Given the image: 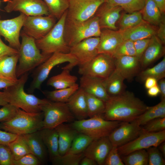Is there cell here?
Listing matches in <instances>:
<instances>
[{"label": "cell", "instance_id": "obj_30", "mask_svg": "<svg viewBox=\"0 0 165 165\" xmlns=\"http://www.w3.org/2000/svg\"><path fill=\"white\" fill-rule=\"evenodd\" d=\"M61 72L51 77L47 81V84L55 89L65 88L72 86L76 83L77 77L70 74V70L62 68Z\"/></svg>", "mask_w": 165, "mask_h": 165}, {"label": "cell", "instance_id": "obj_41", "mask_svg": "<svg viewBox=\"0 0 165 165\" xmlns=\"http://www.w3.org/2000/svg\"><path fill=\"white\" fill-rule=\"evenodd\" d=\"M93 140L89 136L79 133L73 140L67 153L78 154L83 152Z\"/></svg>", "mask_w": 165, "mask_h": 165}, {"label": "cell", "instance_id": "obj_7", "mask_svg": "<svg viewBox=\"0 0 165 165\" xmlns=\"http://www.w3.org/2000/svg\"><path fill=\"white\" fill-rule=\"evenodd\" d=\"M67 14V10L46 35L35 40L37 47L42 54L51 55L55 53H69L70 48L65 42L64 36Z\"/></svg>", "mask_w": 165, "mask_h": 165}, {"label": "cell", "instance_id": "obj_5", "mask_svg": "<svg viewBox=\"0 0 165 165\" xmlns=\"http://www.w3.org/2000/svg\"><path fill=\"white\" fill-rule=\"evenodd\" d=\"M101 29L98 17L95 15L82 22L74 21L66 18L64 38L70 48L86 38L99 37L101 32Z\"/></svg>", "mask_w": 165, "mask_h": 165}, {"label": "cell", "instance_id": "obj_57", "mask_svg": "<svg viewBox=\"0 0 165 165\" xmlns=\"http://www.w3.org/2000/svg\"><path fill=\"white\" fill-rule=\"evenodd\" d=\"M160 93V90L157 85L148 89L147 91L148 95L152 97H156Z\"/></svg>", "mask_w": 165, "mask_h": 165}, {"label": "cell", "instance_id": "obj_14", "mask_svg": "<svg viewBox=\"0 0 165 165\" xmlns=\"http://www.w3.org/2000/svg\"><path fill=\"white\" fill-rule=\"evenodd\" d=\"M7 4L5 11L9 13L18 11L27 16L48 15V8L43 0H4Z\"/></svg>", "mask_w": 165, "mask_h": 165}, {"label": "cell", "instance_id": "obj_36", "mask_svg": "<svg viewBox=\"0 0 165 165\" xmlns=\"http://www.w3.org/2000/svg\"><path fill=\"white\" fill-rule=\"evenodd\" d=\"M85 93L88 117L91 118L97 116H103L105 109V102L89 94L86 92Z\"/></svg>", "mask_w": 165, "mask_h": 165}, {"label": "cell", "instance_id": "obj_17", "mask_svg": "<svg viewBox=\"0 0 165 165\" xmlns=\"http://www.w3.org/2000/svg\"><path fill=\"white\" fill-rule=\"evenodd\" d=\"M99 37L86 38L70 47L69 53L77 59L78 65L91 60L98 54Z\"/></svg>", "mask_w": 165, "mask_h": 165}, {"label": "cell", "instance_id": "obj_4", "mask_svg": "<svg viewBox=\"0 0 165 165\" xmlns=\"http://www.w3.org/2000/svg\"><path fill=\"white\" fill-rule=\"evenodd\" d=\"M43 113L42 111L31 113L18 108L11 119L0 123V129L17 135H25L43 128Z\"/></svg>", "mask_w": 165, "mask_h": 165}, {"label": "cell", "instance_id": "obj_40", "mask_svg": "<svg viewBox=\"0 0 165 165\" xmlns=\"http://www.w3.org/2000/svg\"><path fill=\"white\" fill-rule=\"evenodd\" d=\"M145 22L141 11L124 13L121 16L119 23V31L125 30Z\"/></svg>", "mask_w": 165, "mask_h": 165}, {"label": "cell", "instance_id": "obj_59", "mask_svg": "<svg viewBox=\"0 0 165 165\" xmlns=\"http://www.w3.org/2000/svg\"><path fill=\"white\" fill-rule=\"evenodd\" d=\"M9 103L8 96L6 92L3 90L0 91V106H3Z\"/></svg>", "mask_w": 165, "mask_h": 165}, {"label": "cell", "instance_id": "obj_53", "mask_svg": "<svg viewBox=\"0 0 165 165\" xmlns=\"http://www.w3.org/2000/svg\"><path fill=\"white\" fill-rule=\"evenodd\" d=\"M18 53V51L4 43L0 37V57L5 55H11Z\"/></svg>", "mask_w": 165, "mask_h": 165}, {"label": "cell", "instance_id": "obj_28", "mask_svg": "<svg viewBox=\"0 0 165 165\" xmlns=\"http://www.w3.org/2000/svg\"><path fill=\"white\" fill-rule=\"evenodd\" d=\"M120 31L123 40H130L133 42L138 40L150 38L156 35V32L155 29L146 22Z\"/></svg>", "mask_w": 165, "mask_h": 165}, {"label": "cell", "instance_id": "obj_46", "mask_svg": "<svg viewBox=\"0 0 165 165\" xmlns=\"http://www.w3.org/2000/svg\"><path fill=\"white\" fill-rule=\"evenodd\" d=\"M149 165H164L165 161L162 155L156 147H152L147 148Z\"/></svg>", "mask_w": 165, "mask_h": 165}, {"label": "cell", "instance_id": "obj_10", "mask_svg": "<svg viewBox=\"0 0 165 165\" xmlns=\"http://www.w3.org/2000/svg\"><path fill=\"white\" fill-rule=\"evenodd\" d=\"M79 66L78 73L102 80L106 79L115 69V59L104 54H98L89 62Z\"/></svg>", "mask_w": 165, "mask_h": 165}, {"label": "cell", "instance_id": "obj_9", "mask_svg": "<svg viewBox=\"0 0 165 165\" xmlns=\"http://www.w3.org/2000/svg\"><path fill=\"white\" fill-rule=\"evenodd\" d=\"M43 113V128L54 129L64 123L74 121L75 117L66 102L49 100L41 107Z\"/></svg>", "mask_w": 165, "mask_h": 165}, {"label": "cell", "instance_id": "obj_45", "mask_svg": "<svg viewBox=\"0 0 165 165\" xmlns=\"http://www.w3.org/2000/svg\"><path fill=\"white\" fill-rule=\"evenodd\" d=\"M143 126L142 128L144 132H157L165 130V117L153 119Z\"/></svg>", "mask_w": 165, "mask_h": 165}, {"label": "cell", "instance_id": "obj_13", "mask_svg": "<svg viewBox=\"0 0 165 165\" xmlns=\"http://www.w3.org/2000/svg\"><path fill=\"white\" fill-rule=\"evenodd\" d=\"M57 19L53 16H27L24 23L23 31L35 40L46 35L56 23Z\"/></svg>", "mask_w": 165, "mask_h": 165}, {"label": "cell", "instance_id": "obj_29", "mask_svg": "<svg viewBox=\"0 0 165 165\" xmlns=\"http://www.w3.org/2000/svg\"><path fill=\"white\" fill-rule=\"evenodd\" d=\"M39 132L47 148L49 160L51 161L60 156L57 133L55 128H43Z\"/></svg>", "mask_w": 165, "mask_h": 165}, {"label": "cell", "instance_id": "obj_11", "mask_svg": "<svg viewBox=\"0 0 165 165\" xmlns=\"http://www.w3.org/2000/svg\"><path fill=\"white\" fill-rule=\"evenodd\" d=\"M165 140V130L157 132H143L132 141L118 147L120 155L125 156L135 151L157 147Z\"/></svg>", "mask_w": 165, "mask_h": 165}, {"label": "cell", "instance_id": "obj_60", "mask_svg": "<svg viewBox=\"0 0 165 165\" xmlns=\"http://www.w3.org/2000/svg\"><path fill=\"white\" fill-rule=\"evenodd\" d=\"M15 83L0 78V89H6L13 85Z\"/></svg>", "mask_w": 165, "mask_h": 165}, {"label": "cell", "instance_id": "obj_34", "mask_svg": "<svg viewBox=\"0 0 165 165\" xmlns=\"http://www.w3.org/2000/svg\"><path fill=\"white\" fill-rule=\"evenodd\" d=\"M79 84L76 83L70 87L51 91L43 92L47 99L55 102H66L70 97L79 89Z\"/></svg>", "mask_w": 165, "mask_h": 165}, {"label": "cell", "instance_id": "obj_18", "mask_svg": "<svg viewBox=\"0 0 165 165\" xmlns=\"http://www.w3.org/2000/svg\"><path fill=\"white\" fill-rule=\"evenodd\" d=\"M112 146L108 136L103 137L93 140L83 152V154L94 160L97 165H103Z\"/></svg>", "mask_w": 165, "mask_h": 165}, {"label": "cell", "instance_id": "obj_2", "mask_svg": "<svg viewBox=\"0 0 165 165\" xmlns=\"http://www.w3.org/2000/svg\"><path fill=\"white\" fill-rule=\"evenodd\" d=\"M28 73L21 76L15 84L4 90L7 93L9 103L27 112H42L41 106L49 100L39 98L24 91V86L28 78Z\"/></svg>", "mask_w": 165, "mask_h": 165}, {"label": "cell", "instance_id": "obj_62", "mask_svg": "<svg viewBox=\"0 0 165 165\" xmlns=\"http://www.w3.org/2000/svg\"><path fill=\"white\" fill-rule=\"evenodd\" d=\"M159 148L164 157L165 156V143L164 141L160 145Z\"/></svg>", "mask_w": 165, "mask_h": 165}, {"label": "cell", "instance_id": "obj_51", "mask_svg": "<svg viewBox=\"0 0 165 165\" xmlns=\"http://www.w3.org/2000/svg\"><path fill=\"white\" fill-rule=\"evenodd\" d=\"M150 38L138 40L133 42L135 51V56L141 59L150 42Z\"/></svg>", "mask_w": 165, "mask_h": 165}, {"label": "cell", "instance_id": "obj_12", "mask_svg": "<svg viewBox=\"0 0 165 165\" xmlns=\"http://www.w3.org/2000/svg\"><path fill=\"white\" fill-rule=\"evenodd\" d=\"M105 0H68L66 19L82 22L94 16Z\"/></svg>", "mask_w": 165, "mask_h": 165}, {"label": "cell", "instance_id": "obj_3", "mask_svg": "<svg viewBox=\"0 0 165 165\" xmlns=\"http://www.w3.org/2000/svg\"><path fill=\"white\" fill-rule=\"evenodd\" d=\"M21 42L18 50V64L16 74L18 78L36 68L49 58L52 55L42 54L37 47L35 39L21 32Z\"/></svg>", "mask_w": 165, "mask_h": 165}, {"label": "cell", "instance_id": "obj_25", "mask_svg": "<svg viewBox=\"0 0 165 165\" xmlns=\"http://www.w3.org/2000/svg\"><path fill=\"white\" fill-rule=\"evenodd\" d=\"M23 135L28 143L31 153L40 160L42 164L46 163L49 157L48 152L39 130Z\"/></svg>", "mask_w": 165, "mask_h": 165}, {"label": "cell", "instance_id": "obj_61", "mask_svg": "<svg viewBox=\"0 0 165 165\" xmlns=\"http://www.w3.org/2000/svg\"><path fill=\"white\" fill-rule=\"evenodd\" d=\"M160 10L162 14L165 11V0H154Z\"/></svg>", "mask_w": 165, "mask_h": 165}, {"label": "cell", "instance_id": "obj_24", "mask_svg": "<svg viewBox=\"0 0 165 165\" xmlns=\"http://www.w3.org/2000/svg\"><path fill=\"white\" fill-rule=\"evenodd\" d=\"M162 44L156 35L150 38L148 45L140 60L141 69H145L164 54Z\"/></svg>", "mask_w": 165, "mask_h": 165}, {"label": "cell", "instance_id": "obj_39", "mask_svg": "<svg viewBox=\"0 0 165 165\" xmlns=\"http://www.w3.org/2000/svg\"><path fill=\"white\" fill-rule=\"evenodd\" d=\"M124 165H147L148 155L145 149L135 151L121 157Z\"/></svg>", "mask_w": 165, "mask_h": 165}, {"label": "cell", "instance_id": "obj_20", "mask_svg": "<svg viewBox=\"0 0 165 165\" xmlns=\"http://www.w3.org/2000/svg\"><path fill=\"white\" fill-rule=\"evenodd\" d=\"M114 59L115 69L125 79L132 80L142 69L140 60L135 56H122Z\"/></svg>", "mask_w": 165, "mask_h": 165}, {"label": "cell", "instance_id": "obj_33", "mask_svg": "<svg viewBox=\"0 0 165 165\" xmlns=\"http://www.w3.org/2000/svg\"><path fill=\"white\" fill-rule=\"evenodd\" d=\"M141 11L145 21L151 24L159 25L162 16L154 0H145V6Z\"/></svg>", "mask_w": 165, "mask_h": 165}, {"label": "cell", "instance_id": "obj_48", "mask_svg": "<svg viewBox=\"0 0 165 165\" xmlns=\"http://www.w3.org/2000/svg\"><path fill=\"white\" fill-rule=\"evenodd\" d=\"M18 108L9 103L2 106L0 108V122H4L11 119L16 114Z\"/></svg>", "mask_w": 165, "mask_h": 165}, {"label": "cell", "instance_id": "obj_21", "mask_svg": "<svg viewBox=\"0 0 165 165\" xmlns=\"http://www.w3.org/2000/svg\"><path fill=\"white\" fill-rule=\"evenodd\" d=\"M123 40L120 31L108 29L101 30L98 47V54L112 57L117 46Z\"/></svg>", "mask_w": 165, "mask_h": 165}, {"label": "cell", "instance_id": "obj_58", "mask_svg": "<svg viewBox=\"0 0 165 165\" xmlns=\"http://www.w3.org/2000/svg\"><path fill=\"white\" fill-rule=\"evenodd\" d=\"M80 165H97V163L93 160L86 156H84L80 161Z\"/></svg>", "mask_w": 165, "mask_h": 165}, {"label": "cell", "instance_id": "obj_32", "mask_svg": "<svg viewBox=\"0 0 165 165\" xmlns=\"http://www.w3.org/2000/svg\"><path fill=\"white\" fill-rule=\"evenodd\" d=\"M165 117V98L161 99L156 105L148 108L134 120L140 126H143L153 119Z\"/></svg>", "mask_w": 165, "mask_h": 165}, {"label": "cell", "instance_id": "obj_37", "mask_svg": "<svg viewBox=\"0 0 165 165\" xmlns=\"http://www.w3.org/2000/svg\"><path fill=\"white\" fill-rule=\"evenodd\" d=\"M14 160H18L31 152L29 146L22 135H18L16 138L8 145Z\"/></svg>", "mask_w": 165, "mask_h": 165}, {"label": "cell", "instance_id": "obj_6", "mask_svg": "<svg viewBox=\"0 0 165 165\" xmlns=\"http://www.w3.org/2000/svg\"><path fill=\"white\" fill-rule=\"evenodd\" d=\"M65 62L68 64L63 68L70 70L78 65L77 61L75 57L70 53H55L46 61L37 67L32 74V78L28 91L32 94L36 90H41L42 83L46 79L52 70L57 65Z\"/></svg>", "mask_w": 165, "mask_h": 165}, {"label": "cell", "instance_id": "obj_35", "mask_svg": "<svg viewBox=\"0 0 165 165\" xmlns=\"http://www.w3.org/2000/svg\"><path fill=\"white\" fill-rule=\"evenodd\" d=\"M138 80L144 82L148 77H152L158 81L165 77V58L154 66L141 70L137 75Z\"/></svg>", "mask_w": 165, "mask_h": 165}, {"label": "cell", "instance_id": "obj_50", "mask_svg": "<svg viewBox=\"0 0 165 165\" xmlns=\"http://www.w3.org/2000/svg\"><path fill=\"white\" fill-rule=\"evenodd\" d=\"M40 160L34 154L30 153L27 154L21 158L14 160L13 165H41Z\"/></svg>", "mask_w": 165, "mask_h": 165}, {"label": "cell", "instance_id": "obj_42", "mask_svg": "<svg viewBox=\"0 0 165 165\" xmlns=\"http://www.w3.org/2000/svg\"><path fill=\"white\" fill-rule=\"evenodd\" d=\"M46 5L50 14L59 20L67 10L68 0H43Z\"/></svg>", "mask_w": 165, "mask_h": 165}, {"label": "cell", "instance_id": "obj_43", "mask_svg": "<svg viewBox=\"0 0 165 165\" xmlns=\"http://www.w3.org/2000/svg\"><path fill=\"white\" fill-rule=\"evenodd\" d=\"M84 156L83 152L78 154L66 153L59 156L51 162L53 165H79Z\"/></svg>", "mask_w": 165, "mask_h": 165}, {"label": "cell", "instance_id": "obj_52", "mask_svg": "<svg viewBox=\"0 0 165 165\" xmlns=\"http://www.w3.org/2000/svg\"><path fill=\"white\" fill-rule=\"evenodd\" d=\"M18 135L9 133L0 129V145H8L15 140Z\"/></svg>", "mask_w": 165, "mask_h": 165}, {"label": "cell", "instance_id": "obj_54", "mask_svg": "<svg viewBox=\"0 0 165 165\" xmlns=\"http://www.w3.org/2000/svg\"><path fill=\"white\" fill-rule=\"evenodd\" d=\"M159 26V28L156 31V35L161 42L164 44L165 42V21L163 16H162Z\"/></svg>", "mask_w": 165, "mask_h": 165}, {"label": "cell", "instance_id": "obj_8", "mask_svg": "<svg viewBox=\"0 0 165 165\" xmlns=\"http://www.w3.org/2000/svg\"><path fill=\"white\" fill-rule=\"evenodd\" d=\"M120 122L107 120L103 116H97L88 119L74 120L70 125L79 133L85 134L94 140L108 136L120 125Z\"/></svg>", "mask_w": 165, "mask_h": 165}, {"label": "cell", "instance_id": "obj_44", "mask_svg": "<svg viewBox=\"0 0 165 165\" xmlns=\"http://www.w3.org/2000/svg\"><path fill=\"white\" fill-rule=\"evenodd\" d=\"M135 55L133 41L130 40H123L117 47L112 57L115 59L122 56Z\"/></svg>", "mask_w": 165, "mask_h": 165}, {"label": "cell", "instance_id": "obj_16", "mask_svg": "<svg viewBox=\"0 0 165 165\" xmlns=\"http://www.w3.org/2000/svg\"><path fill=\"white\" fill-rule=\"evenodd\" d=\"M143 132L142 127L135 120L122 122L108 137L112 145L119 147L134 140Z\"/></svg>", "mask_w": 165, "mask_h": 165}, {"label": "cell", "instance_id": "obj_27", "mask_svg": "<svg viewBox=\"0 0 165 165\" xmlns=\"http://www.w3.org/2000/svg\"><path fill=\"white\" fill-rule=\"evenodd\" d=\"M18 58V53L0 57V78L13 82L17 81L16 70Z\"/></svg>", "mask_w": 165, "mask_h": 165}, {"label": "cell", "instance_id": "obj_15", "mask_svg": "<svg viewBox=\"0 0 165 165\" xmlns=\"http://www.w3.org/2000/svg\"><path fill=\"white\" fill-rule=\"evenodd\" d=\"M27 16L20 13L16 17L4 20L1 19L0 16V35L8 42L9 46L18 51L20 46L21 30Z\"/></svg>", "mask_w": 165, "mask_h": 165}, {"label": "cell", "instance_id": "obj_38", "mask_svg": "<svg viewBox=\"0 0 165 165\" xmlns=\"http://www.w3.org/2000/svg\"><path fill=\"white\" fill-rule=\"evenodd\" d=\"M145 0H105L110 5L119 6L128 13L141 11L143 8Z\"/></svg>", "mask_w": 165, "mask_h": 165}, {"label": "cell", "instance_id": "obj_1", "mask_svg": "<svg viewBox=\"0 0 165 165\" xmlns=\"http://www.w3.org/2000/svg\"><path fill=\"white\" fill-rule=\"evenodd\" d=\"M105 104L104 118L108 120L122 122L135 120L149 107L129 91L110 96Z\"/></svg>", "mask_w": 165, "mask_h": 165}, {"label": "cell", "instance_id": "obj_23", "mask_svg": "<svg viewBox=\"0 0 165 165\" xmlns=\"http://www.w3.org/2000/svg\"><path fill=\"white\" fill-rule=\"evenodd\" d=\"M66 103L77 120L86 119L88 117L85 93L81 88L79 87Z\"/></svg>", "mask_w": 165, "mask_h": 165}, {"label": "cell", "instance_id": "obj_56", "mask_svg": "<svg viewBox=\"0 0 165 165\" xmlns=\"http://www.w3.org/2000/svg\"><path fill=\"white\" fill-rule=\"evenodd\" d=\"M158 81L157 85L160 90L161 99L165 98V79L163 78Z\"/></svg>", "mask_w": 165, "mask_h": 165}, {"label": "cell", "instance_id": "obj_55", "mask_svg": "<svg viewBox=\"0 0 165 165\" xmlns=\"http://www.w3.org/2000/svg\"><path fill=\"white\" fill-rule=\"evenodd\" d=\"M145 86L147 89L157 85L158 81L154 78L148 77L145 81Z\"/></svg>", "mask_w": 165, "mask_h": 165}, {"label": "cell", "instance_id": "obj_26", "mask_svg": "<svg viewBox=\"0 0 165 165\" xmlns=\"http://www.w3.org/2000/svg\"><path fill=\"white\" fill-rule=\"evenodd\" d=\"M55 128L58 135L59 155L62 156L68 152L73 140L79 132L70 125L64 123Z\"/></svg>", "mask_w": 165, "mask_h": 165}, {"label": "cell", "instance_id": "obj_49", "mask_svg": "<svg viewBox=\"0 0 165 165\" xmlns=\"http://www.w3.org/2000/svg\"><path fill=\"white\" fill-rule=\"evenodd\" d=\"M14 160L8 145H0V165H13Z\"/></svg>", "mask_w": 165, "mask_h": 165}, {"label": "cell", "instance_id": "obj_22", "mask_svg": "<svg viewBox=\"0 0 165 165\" xmlns=\"http://www.w3.org/2000/svg\"><path fill=\"white\" fill-rule=\"evenodd\" d=\"M79 87L85 92L106 102L110 96L107 93L103 80L96 78L82 75L80 78Z\"/></svg>", "mask_w": 165, "mask_h": 165}, {"label": "cell", "instance_id": "obj_19", "mask_svg": "<svg viewBox=\"0 0 165 165\" xmlns=\"http://www.w3.org/2000/svg\"><path fill=\"white\" fill-rule=\"evenodd\" d=\"M122 10L119 6L110 5L105 2L102 4L95 15L98 17L101 28L116 30V24L120 17Z\"/></svg>", "mask_w": 165, "mask_h": 165}, {"label": "cell", "instance_id": "obj_47", "mask_svg": "<svg viewBox=\"0 0 165 165\" xmlns=\"http://www.w3.org/2000/svg\"><path fill=\"white\" fill-rule=\"evenodd\" d=\"M116 146L112 145L105 160L104 165H124Z\"/></svg>", "mask_w": 165, "mask_h": 165}, {"label": "cell", "instance_id": "obj_31", "mask_svg": "<svg viewBox=\"0 0 165 165\" xmlns=\"http://www.w3.org/2000/svg\"><path fill=\"white\" fill-rule=\"evenodd\" d=\"M124 78L116 69L106 79L103 80V83L106 91L110 96L119 95L125 89Z\"/></svg>", "mask_w": 165, "mask_h": 165}]
</instances>
